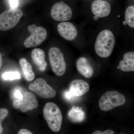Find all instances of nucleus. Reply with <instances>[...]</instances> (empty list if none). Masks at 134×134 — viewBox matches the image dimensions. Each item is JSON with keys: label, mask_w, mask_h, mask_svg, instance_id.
I'll list each match as a JSON object with an SVG mask.
<instances>
[{"label": "nucleus", "mask_w": 134, "mask_h": 134, "mask_svg": "<svg viewBox=\"0 0 134 134\" xmlns=\"http://www.w3.org/2000/svg\"><path fill=\"white\" fill-rule=\"evenodd\" d=\"M90 90L89 84L82 79H76L71 82L69 85V91L76 97L82 96Z\"/></svg>", "instance_id": "nucleus-12"}, {"label": "nucleus", "mask_w": 134, "mask_h": 134, "mask_svg": "<svg viewBox=\"0 0 134 134\" xmlns=\"http://www.w3.org/2000/svg\"><path fill=\"white\" fill-rule=\"evenodd\" d=\"M58 30L60 36L68 41L74 40L77 36L76 27L69 22H62L58 25Z\"/></svg>", "instance_id": "nucleus-10"}, {"label": "nucleus", "mask_w": 134, "mask_h": 134, "mask_svg": "<svg viewBox=\"0 0 134 134\" xmlns=\"http://www.w3.org/2000/svg\"><path fill=\"white\" fill-rule=\"evenodd\" d=\"M19 62L25 79L29 82L32 81L34 79L35 75L32 65L24 58L20 59Z\"/></svg>", "instance_id": "nucleus-16"}, {"label": "nucleus", "mask_w": 134, "mask_h": 134, "mask_svg": "<svg viewBox=\"0 0 134 134\" xmlns=\"http://www.w3.org/2000/svg\"><path fill=\"white\" fill-rule=\"evenodd\" d=\"M14 95L15 97L18 99H22L23 98V96L21 93V91L18 90H16L15 91Z\"/></svg>", "instance_id": "nucleus-23"}, {"label": "nucleus", "mask_w": 134, "mask_h": 134, "mask_svg": "<svg viewBox=\"0 0 134 134\" xmlns=\"http://www.w3.org/2000/svg\"><path fill=\"white\" fill-rule=\"evenodd\" d=\"M28 30L31 35L25 39L24 42L26 48H31L40 44L47 37L46 30L41 26H37L36 24L29 25Z\"/></svg>", "instance_id": "nucleus-6"}, {"label": "nucleus", "mask_w": 134, "mask_h": 134, "mask_svg": "<svg viewBox=\"0 0 134 134\" xmlns=\"http://www.w3.org/2000/svg\"><path fill=\"white\" fill-rule=\"evenodd\" d=\"M48 56L54 73L58 76L63 75L66 72V64L61 50L57 47H52L48 51Z\"/></svg>", "instance_id": "nucleus-5"}, {"label": "nucleus", "mask_w": 134, "mask_h": 134, "mask_svg": "<svg viewBox=\"0 0 134 134\" xmlns=\"http://www.w3.org/2000/svg\"><path fill=\"white\" fill-rule=\"evenodd\" d=\"M93 134H114V132L111 129L107 130L105 131H103L100 130H96L92 133Z\"/></svg>", "instance_id": "nucleus-22"}, {"label": "nucleus", "mask_w": 134, "mask_h": 134, "mask_svg": "<svg viewBox=\"0 0 134 134\" xmlns=\"http://www.w3.org/2000/svg\"><path fill=\"white\" fill-rule=\"evenodd\" d=\"M91 8L93 14L98 18L108 16L111 11V7L109 3L102 0L94 1L92 3Z\"/></svg>", "instance_id": "nucleus-11"}, {"label": "nucleus", "mask_w": 134, "mask_h": 134, "mask_svg": "<svg viewBox=\"0 0 134 134\" xmlns=\"http://www.w3.org/2000/svg\"><path fill=\"white\" fill-rule=\"evenodd\" d=\"M51 16L55 21H65L71 19L72 11L69 5L63 2H60L53 6L51 10Z\"/></svg>", "instance_id": "nucleus-8"}, {"label": "nucleus", "mask_w": 134, "mask_h": 134, "mask_svg": "<svg viewBox=\"0 0 134 134\" xmlns=\"http://www.w3.org/2000/svg\"><path fill=\"white\" fill-rule=\"evenodd\" d=\"M23 15L20 9L7 10L0 14V30L6 31L13 29L19 23Z\"/></svg>", "instance_id": "nucleus-4"}, {"label": "nucleus", "mask_w": 134, "mask_h": 134, "mask_svg": "<svg viewBox=\"0 0 134 134\" xmlns=\"http://www.w3.org/2000/svg\"><path fill=\"white\" fill-rule=\"evenodd\" d=\"M115 44V37L113 32L109 30H104L97 37L95 51L100 58H108L113 52Z\"/></svg>", "instance_id": "nucleus-1"}, {"label": "nucleus", "mask_w": 134, "mask_h": 134, "mask_svg": "<svg viewBox=\"0 0 134 134\" xmlns=\"http://www.w3.org/2000/svg\"><path fill=\"white\" fill-rule=\"evenodd\" d=\"M125 19L128 25L131 28H134V7L131 6L126 9Z\"/></svg>", "instance_id": "nucleus-18"}, {"label": "nucleus", "mask_w": 134, "mask_h": 134, "mask_svg": "<svg viewBox=\"0 0 134 134\" xmlns=\"http://www.w3.org/2000/svg\"><path fill=\"white\" fill-rule=\"evenodd\" d=\"M38 105L36 96L33 93L29 92L24 93L23 99L15 100L13 103L14 108L20 109L23 112H26L29 110L37 108Z\"/></svg>", "instance_id": "nucleus-9"}, {"label": "nucleus", "mask_w": 134, "mask_h": 134, "mask_svg": "<svg viewBox=\"0 0 134 134\" xmlns=\"http://www.w3.org/2000/svg\"><path fill=\"white\" fill-rule=\"evenodd\" d=\"M29 90L43 98L49 99L54 97L56 95L55 90L47 83L42 78H38L30 85Z\"/></svg>", "instance_id": "nucleus-7"}, {"label": "nucleus", "mask_w": 134, "mask_h": 134, "mask_svg": "<svg viewBox=\"0 0 134 134\" xmlns=\"http://www.w3.org/2000/svg\"><path fill=\"white\" fill-rule=\"evenodd\" d=\"M68 116L69 119L75 123L82 122L85 117L84 112L82 108L79 107H72L69 111Z\"/></svg>", "instance_id": "nucleus-17"}, {"label": "nucleus", "mask_w": 134, "mask_h": 134, "mask_svg": "<svg viewBox=\"0 0 134 134\" xmlns=\"http://www.w3.org/2000/svg\"><path fill=\"white\" fill-rule=\"evenodd\" d=\"M32 59L39 70L44 72L47 66L45 60V54L43 50L40 48H35L32 51Z\"/></svg>", "instance_id": "nucleus-14"}, {"label": "nucleus", "mask_w": 134, "mask_h": 134, "mask_svg": "<svg viewBox=\"0 0 134 134\" xmlns=\"http://www.w3.org/2000/svg\"><path fill=\"white\" fill-rule=\"evenodd\" d=\"M18 134H32V133L28 130L22 129L20 130L18 132Z\"/></svg>", "instance_id": "nucleus-25"}, {"label": "nucleus", "mask_w": 134, "mask_h": 134, "mask_svg": "<svg viewBox=\"0 0 134 134\" xmlns=\"http://www.w3.org/2000/svg\"><path fill=\"white\" fill-rule=\"evenodd\" d=\"M77 69L80 74L86 78H90L93 76L94 70L88 60L85 57H81L76 63Z\"/></svg>", "instance_id": "nucleus-13"}, {"label": "nucleus", "mask_w": 134, "mask_h": 134, "mask_svg": "<svg viewBox=\"0 0 134 134\" xmlns=\"http://www.w3.org/2000/svg\"><path fill=\"white\" fill-rule=\"evenodd\" d=\"M117 69L126 72L134 71V52H128L125 53L123 59L120 62Z\"/></svg>", "instance_id": "nucleus-15"}, {"label": "nucleus", "mask_w": 134, "mask_h": 134, "mask_svg": "<svg viewBox=\"0 0 134 134\" xmlns=\"http://www.w3.org/2000/svg\"><path fill=\"white\" fill-rule=\"evenodd\" d=\"M2 65V58L1 54L0 53V69L1 68Z\"/></svg>", "instance_id": "nucleus-26"}, {"label": "nucleus", "mask_w": 134, "mask_h": 134, "mask_svg": "<svg viewBox=\"0 0 134 134\" xmlns=\"http://www.w3.org/2000/svg\"><path fill=\"white\" fill-rule=\"evenodd\" d=\"M9 3L11 8H17L18 5V0H9Z\"/></svg>", "instance_id": "nucleus-24"}, {"label": "nucleus", "mask_w": 134, "mask_h": 134, "mask_svg": "<svg viewBox=\"0 0 134 134\" xmlns=\"http://www.w3.org/2000/svg\"><path fill=\"white\" fill-rule=\"evenodd\" d=\"M43 113L50 129L54 132H59L62 125L63 116L58 106L53 103H47L43 108Z\"/></svg>", "instance_id": "nucleus-2"}, {"label": "nucleus", "mask_w": 134, "mask_h": 134, "mask_svg": "<svg viewBox=\"0 0 134 134\" xmlns=\"http://www.w3.org/2000/svg\"><path fill=\"white\" fill-rule=\"evenodd\" d=\"M64 97L68 101H72L76 97L74 96L69 91H66L64 93Z\"/></svg>", "instance_id": "nucleus-21"}, {"label": "nucleus", "mask_w": 134, "mask_h": 134, "mask_svg": "<svg viewBox=\"0 0 134 134\" xmlns=\"http://www.w3.org/2000/svg\"><path fill=\"white\" fill-rule=\"evenodd\" d=\"M8 111L5 108H0V134L3 132V127L2 122L3 120L8 116Z\"/></svg>", "instance_id": "nucleus-20"}, {"label": "nucleus", "mask_w": 134, "mask_h": 134, "mask_svg": "<svg viewBox=\"0 0 134 134\" xmlns=\"http://www.w3.org/2000/svg\"><path fill=\"white\" fill-rule=\"evenodd\" d=\"M126 99L122 93L115 91L106 92L99 101V107L102 111H107L121 106L125 104Z\"/></svg>", "instance_id": "nucleus-3"}, {"label": "nucleus", "mask_w": 134, "mask_h": 134, "mask_svg": "<svg viewBox=\"0 0 134 134\" xmlns=\"http://www.w3.org/2000/svg\"><path fill=\"white\" fill-rule=\"evenodd\" d=\"M2 77L4 80L10 81L20 79V74L16 72H6L2 75Z\"/></svg>", "instance_id": "nucleus-19"}]
</instances>
